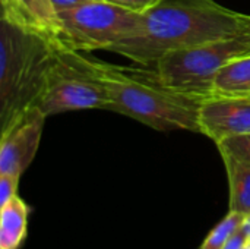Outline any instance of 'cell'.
Here are the masks:
<instances>
[{"label": "cell", "mask_w": 250, "mask_h": 249, "mask_svg": "<svg viewBox=\"0 0 250 249\" xmlns=\"http://www.w3.org/2000/svg\"><path fill=\"white\" fill-rule=\"evenodd\" d=\"M250 34V15L214 0H161L144 13L141 29L108 48L142 66H154L170 51Z\"/></svg>", "instance_id": "obj_1"}, {"label": "cell", "mask_w": 250, "mask_h": 249, "mask_svg": "<svg viewBox=\"0 0 250 249\" xmlns=\"http://www.w3.org/2000/svg\"><path fill=\"white\" fill-rule=\"evenodd\" d=\"M76 60L104 87L110 110L129 116L155 131L199 132L205 97L166 85L154 66H122L89 59L75 51Z\"/></svg>", "instance_id": "obj_2"}, {"label": "cell", "mask_w": 250, "mask_h": 249, "mask_svg": "<svg viewBox=\"0 0 250 249\" xmlns=\"http://www.w3.org/2000/svg\"><path fill=\"white\" fill-rule=\"evenodd\" d=\"M57 47L0 21V132L37 107Z\"/></svg>", "instance_id": "obj_3"}, {"label": "cell", "mask_w": 250, "mask_h": 249, "mask_svg": "<svg viewBox=\"0 0 250 249\" xmlns=\"http://www.w3.org/2000/svg\"><path fill=\"white\" fill-rule=\"evenodd\" d=\"M250 54V34L170 51L155 65L161 81L176 90L212 97V82L223 66Z\"/></svg>", "instance_id": "obj_4"}, {"label": "cell", "mask_w": 250, "mask_h": 249, "mask_svg": "<svg viewBox=\"0 0 250 249\" xmlns=\"http://www.w3.org/2000/svg\"><path fill=\"white\" fill-rule=\"evenodd\" d=\"M63 48L75 51L105 50L133 37L144 23V13L132 12L104 0L60 13Z\"/></svg>", "instance_id": "obj_5"}, {"label": "cell", "mask_w": 250, "mask_h": 249, "mask_svg": "<svg viewBox=\"0 0 250 249\" xmlns=\"http://www.w3.org/2000/svg\"><path fill=\"white\" fill-rule=\"evenodd\" d=\"M37 107L48 117L76 110H110L104 87L75 57L73 50L57 48Z\"/></svg>", "instance_id": "obj_6"}, {"label": "cell", "mask_w": 250, "mask_h": 249, "mask_svg": "<svg viewBox=\"0 0 250 249\" xmlns=\"http://www.w3.org/2000/svg\"><path fill=\"white\" fill-rule=\"evenodd\" d=\"M45 119L35 107L0 132V175L22 176L35 158Z\"/></svg>", "instance_id": "obj_7"}, {"label": "cell", "mask_w": 250, "mask_h": 249, "mask_svg": "<svg viewBox=\"0 0 250 249\" xmlns=\"http://www.w3.org/2000/svg\"><path fill=\"white\" fill-rule=\"evenodd\" d=\"M201 134L214 142L237 135L250 134V95H212L202 103L199 114Z\"/></svg>", "instance_id": "obj_8"}, {"label": "cell", "mask_w": 250, "mask_h": 249, "mask_svg": "<svg viewBox=\"0 0 250 249\" xmlns=\"http://www.w3.org/2000/svg\"><path fill=\"white\" fill-rule=\"evenodd\" d=\"M1 19L63 48V23L51 0H0Z\"/></svg>", "instance_id": "obj_9"}, {"label": "cell", "mask_w": 250, "mask_h": 249, "mask_svg": "<svg viewBox=\"0 0 250 249\" xmlns=\"http://www.w3.org/2000/svg\"><path fill=\"white\" fill-rule=\"evenodd\" d=\"M0 208V249H18L26 236L28 205L16 195Z\"/></svg>", "instance_id": "obj_10"}, {"label": "cell", "mask_w": 250, "mask_h": 249, "mask_svg": "<svg viewBox=\"0 0 250 249\" xmlns=\"http://www.w3.org/2000/svg\"><path fill=\"white\" fill-rule=\"evenodd\" d=\"M214 95H250V54L239 57L220 69L212 82Z\"/></svg>", "instance_id": "obj_11"}, {"label": "cell", "mask_w": 250, "mask_h": 249, "mask_svg": "<svg viewBox=\"0 0 250 249\" xmlns=\"http://www.w3.org/2000/svg\"><path fill=\"white\" fill-rule=\"evenodd\" d=\"M230 188V211L242 216L250 214V164L221 156Z\"/></svg>", "instance_id": "obj_12"}, {"label": "cell", "mask_w": 250, "mask_h": 249, "mask_svg": "<svg viewBox=\"0 0 250 249\" xmlns=\"http://www.w3.org/2000/svg\"><path fill=\"white\" fill-rule=\"evenodd\" d=\"M245 216L229 211V214L209 232L201 249H224L230 238L242 227Z\"/></svg>", "instance_id": "obj_13"}, {"label": "cell", "mask_w": 250, "mask_h": 249, "mask_svg": "<svg viewBox=\"0 0 250 249\" xmlns=\"http://www.w3.org/2000/svg\"><path fill=\"white\" fill-rule=\"evenodd\" d=\"M220 154L250 164V134L230 135L215 142Z\"/></svg>", "instance_id": "obj_14"}, {"label": "cell", "mask_w": 250, "mask_h": 249, "mask_svg": "<svg viewBox=\"0 0 250 249\" xmlns=\"http://www.w3.org/2000/svg\"><path fill=\"white\" fill-rule=\"evenodd\" d=\"M19 179L10 175H0V207L6 205L10 200L18 195Z\"/></svg>", "instance_id": "obj_15"}, {"label": "cell", "mask_w": 250, "mask_h": 249, "mask_svg": "<svg viewBox=\"0 0 250 249\" xmlns=\"http://www.w3.org/2000/svg\"><path fill=\"white\" fill-rule=\"evenodd\" d=\"M107 3L116 4L119 7L138 12V13H146L152 7H155L161 0H104Z\"/></svg>", "instance_id": "obj_16"}, {"label": "cell", "mask_w": 250, "mask_h": 249, "mask_svg": "<svg viewBox=\"0 0 250 249\" xmlns=\"http://www.w3.org/2000/svg\"><path fill=\"white\" fill-rule=\"evenodd\" d=\"M91 1H95V0H51L54 9L57 10V13H63V12H69V10H73V9H78L81 6H85Z\"/></svg>", "instance_id": "obj_17"}, {"label": "cell", "mask_w": 250, "mask_h": 249, "mask_svg": "<svg viewBox=\"0 0 250 249\" xmlns=\"http://www.w3.org/2000/svg\"><path fill=\"white\" fill-rule=\"evenodd\" d=\"M248 239H249V238L243 233V230L239 229V230L230 238V241L227 242V245L224 247V249H243V247H245V244H246Z\"/></svg>", "instance_id": "obj_18"}, {"label": "cell", "mask_w": 250, "mask_h": 249, "mask_svg": "<svg viewBox=\"0 0 250 249\" xmlns=\"http://www.w3.org/2000/svg\"><path fill=\"white\" fill-rule=\"evenodd\" d=\"M242 230H243V233L248 236L250 239V214H248L246 217H245V220H243V225H242V227H240Z\"/></svg>", "instance_id": "obj_19"}, {"label": "cell", "mask_w": 250, "mask_h": 249, "mask_svg": "<svg viewBox=\"0 0 250 249\" xmlns=\"http://www.w3.org/2000/svg\"><path fill=\"white\" fill-rule=\"evenodd\" d=\"M243 249H250V239H248V241H246V244H245Z\"/></svg>", "instance_id": "obj_20"}]
</instances>
